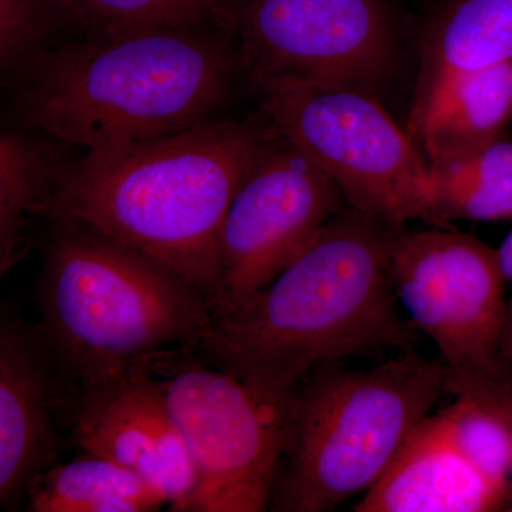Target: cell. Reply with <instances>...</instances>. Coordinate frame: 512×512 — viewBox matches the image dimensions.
Wrapping results in <instances>:
<instances>
[{"label": "cell", "mask_w": 512, "mask_h": 512, "mask_svg": "<svg viewBox=\"0 0 512 512\" xmlns=\"http://www.w3.org/2000/svg\"><path fill=\"white\" fill-rule=\"evenodd\" d=\"M399 228L340 211L271 284L217 316L197 352L229 375L289 393L322 363L413 350L417 329L400 316L392 276Z\"/></svg>", "instance_id": "1"}, {"label": "cell", "mask_w": 512, "mask_h": 512, "mask_svg": "<svg viewBox=\"0 0 512 512\" xmlns=\"http://www.w3.org/2000/svg\"><path fill=\"white\" fill-rule=\"evenodd\" d=\"M269 133L265 117L210 119L171 136L87 151L67 165L47 217L84 222L153 256L215 312L222 224Z\"/></svg>", "instance_id": "2"}, {"label": "cell", "mask_w": 512, "mask_h": 512, "mask_svg": "<svg viewBox=\"0 0 512 512\" xmlns=\"http://www.w3.org/2000/svg\"><path fill=\"white\" fill-rule=\"evenodd\" d=\"M237 72L234 36L207 26L77 37L46 47L13 77L28 123L64 146L92 151L212 119Z\"/></svg>", "instance_id": "3"}, {"label": "cell", "mask_w": 512, "mask_h": 512, "mask_svg": "<svg viewBox=\"0 0 512 512\" xmlns=\"http://www.w3.org/2000/svg\"><path fill=\"white\" fill-rule=\"evenodd\" d=\"M53 221L42 332L74 387L210 338V302L170 266L84 222Z\"/></svg>", "instance_id": "4"}, {"label": "cell", "mask_w": 512, "mask_h": 512, "mask_svg": "<svg viewBox=\"0 0 512 512\" xmlns=\"http://www.w3.org/2000/svg\"><path fill=\"white\" fill-rule=\"evenodd\" d=\"M340 363L293 389L271 511H329L366 493L447 393L446 365L414 350L370 370Z\"/></svg>", "instance_id": "5"}, {"label": "cell", "mask_w": 512, "mask_h": 512, "mask_svg": "<svg viewBox=\"0 0 512 512\" xmlns=\"http://www.w3.org/2000/svg\"><path fill=\"white\" fill-rule=\"evenodd\" d=\"M392 276L410 322L439 349L446 392L456 399H510L512 379L501 353L507 279L497 249L448 227H402L393 239Z\"/></svg>", "instance_id": "6"}, {"label": "cell", "mask_w": 512, "mask_h": 512, "mask_svg": "<svg viewBox=\"0 0 512 512\" xmlns=\"http://www.w3.org/2000/svg\"><path fill=\"white\" fill-rule=\"evenodd\" d=\"M201 359L183 348L151 360L197 468L185 512L268 511L293 390L255 386Z\"/></svg>", "instance_id": "7"}, {"label": "cell", "mask_w": 512, "mask_h": 512, "mask_svg": "<svg viewBox=\"0 0 512 512\" xmlns=\"http://www.w3.org/2000/svg\"><path fill=\"white\" fill-rule=\"evenodd\" d=\"M241 72L262 94L346 89L379 99L399 64L386 0H231Z\"/></svg>", "instance_id": "8"}, {"label": "cell", "mask_w": 512, "mask_h": 512, "mask_svg": "<svg viewBox=\"0 0 512 512\" xmlns=\"http://www.w3.org/2000/svg\"><path fill=\"white\" fill-rule=\"evenodd\" d=\"M262 114L332 178L353 210L402 227L429 221L430 165L377 97L288 87L264 93Z\"/></svg>", "instance_id": "9"}, {"label": "cell", "mask_w": 512, "mask_h": 512, "mask_svg": "<svg viewBox=\"0 0 512 512\" xmlns=\"http://www.w3.org/2000/svg\"><path fill=\"white\" fill-rule=\"evenodd\" d=\"M343 201L332 178L271 126L222 224V291L214 318L271 284L342 211Z\"/></svg>", "instance_id": "10"}, {"label": "cell", "mask_w": 512, "mask_h": 512, "mask_svg": "<svg viewBox=\"0 0 512 512\" xmlns=\"http://www.w3.org/2000/svg\"><path fill=\"white\" fill-rule=\"evenodd\" d=\"M151 360L76 387L72 440L153 485L168 511L185 512L197 490V468Z\"/></svg>", "instance_id": "11"}, {"label": "cell", "mask_w": 512, "mask_h": 512, "mask_svg": "<svg viewBox=\"0 0 512 512\" xmlns=\"http://www.w3.org/2000/svg\"><path fill=\"white\" fill-rule=\"evenodd\" d=\"M49 343L42 330L3 313L0 326V505L13 511L40 474L59 464Z\"/></svg>", "instance_id": "12"}, {"label": "cell", "mask_w": 512, "mask_h": 512, "mask_svg": "<svg viewBox=\"0 0 512 512\" xmlns=\"http://www.w3.org/2000/svg\"><path fill=\"white\" fill-rule=\"evenodd\" d=\"M508 493L488 481L444 434L439 414L421 421L355 512L498 510Z\"/></svg>", "instance_id": "13"}, {"label": "cell", "mask_w": 512, "mask_h": 512, "mask_svg": "<svg viewBox=\"0 0 512 512\" xmlns=\"http://www.w3.org/2000/svg\"><path fill=\"white\" fill-rule=\"evenodd\" d=\"M512 119V60L457 74L414 99L409 131L429 165L504 137Z\"/></svg>", "instance_id": "14"}, {"label": "cell", "mask_w": 512, "mask_h": 512, "mask_svg": "<svg viewBox=\"0 0 512 512\" xmlns=\"http://www.w3.org/2000/svg\"><path fill=\"white\" fill-rule=\"evenodd\" d=\"M414 99L444 80L512 60V0H450L424 30Z\"/></svg>", "instance_id": "15"}, {"label": "cell", "mask_w": 512, "mask_h": 512, "mask_svg": "<svg viewBox=\"0 0 512 512\" xmlns=\"http://www.w3.org/2000/svg\"><path fill=\"white\" fill-rule=\"evenodd\" d=\"M55 138L5 130L0 138V271L28 254L29 220L49 214L67 163Z\"/></svg>", "instance_id": "16"}, {"label": "cell", "mask_w": 512, "mask_h": 512, "mask_svg": "<svg viewBox=\"0 0 512 512\" xmlns=\"http://www.w3.org/2000/svg\"><path fill=\"white\" fill-rule=\"evenodd\" d=\"M26 501L30 512H148L168 505L134 471L93 453L40 474Z\"/></svg>", "instance_id": "17"}, {"label": "cell", "mask_w": 512, "mask_h": 512, "mask_svg": "<svg viewBox=\"0 0 512 512\" xmlns=\"http://www.w3.org/2000/svg\"><path fill=\"white\" fill-rule=\"evenodd\" d=\"M431 224L512 218V140L500 138L466 156L430 165Z\"/></svg>", "instance_id": "18"}, {"label": "cell", "mask_w": 512, "mask_h": 512, "mask_svg": "<svg viewBox=\"0 0 512 512\" xmlns=\"http://www.w3.org/2000/svg\"><path fill=\"white\" fill-rule=\"evenodd\" d=\"M53 25L77 37L170 28H220L234 36L231 0H47Z\"/></svg>", "instance_id": "19"}, {"label": "cell", "mask_w": 512, "mask_h": 512, "mask_svg": "<svg viewBox=\"0 0 512 512\" xmlns=\"http://www.w3.org/2000/svg\"><path fill=\"white\" fill-rule=\"evenodd\" d=\"M439 417L458 453L488 481L510 493L512 399L457 397Z\"/></svg>", "instance_id": "20"}, {"label": "cell", "mask_w": 512, "mask_h": 512, "mask_svg": "<svg viewBox=\"0 0 512 512\" xmlns=\"http://www.w3.org/2000/svg\"><path fill=\"white\" fill-rule=\"evenodd\" d=\"M55 30L47 0H0V64L16 76L42 50Z\"/></svg>", "instance_id": "21"}, {"label": "cell", "mask_w": 512, "mask_h": 512, "mask_svg": "<svg viewBox=\"0 0 512 512\" xmlns=\"http://www.w3.org/2000/svg\"><path fill=\"white\" fill-rule=\"evenodd\" d=\"M498 258H500L501 269H503L505 279L512 286V231L504 239L501 247L497 249Z\"/></svg>", "instance_id": "22"}, {"label": "cell", "mask_w": 512, "mask_h": 512, "mask_svg": "<svg viewBox=\"0 0 512 512\" xmlns=\"http://www.w3.org/2000/svg\"><path fill=\"white\" fill-rule=\"evenodd\" d=\"M501 353L505 360L512 362V295L508 299L507 323H505L503 342H501Z\"/></svg>", "instance_id": "23"}, {"label": "cell", "mask_w": 512, "mask_h": 512, "mask_svg": "<svg viewBox=\"0 0 512 512\" xmlns=\"http://www.w3.org/2000/svg\"><path fill=\"white\" fill-rule=\"evenodd\" d=\"M511 510H512V508H511Z\"/></svg>", "instance_id": "24"}]
</instances>
